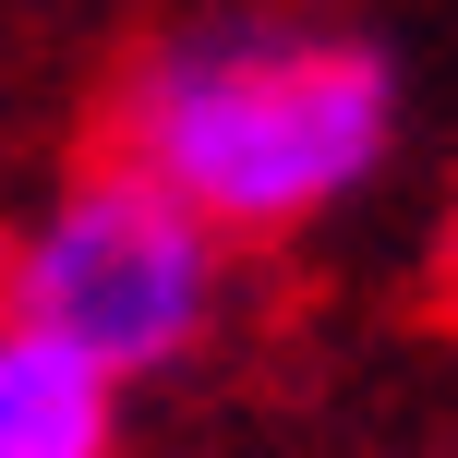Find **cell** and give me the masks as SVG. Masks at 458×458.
<instances>
[{
  "instance_id": "7a4b0ae2",
  "label": "cell",
  "mask_w": 458,
  "mask_h": 458,
  "mask_svg": "<svg viewBox=\"0 0 458 458\" xmlns=\"http://www.w3.org/2000/svg\"><path fill=\"white\" fill-rule=\"evenodd\" d=\"M229 301V242L206 217H182L157 182L85 157L37 217L0 242V314H24L37 338H61L85 374H109L121 398L145 374L193 362Z\"/></svg>"
},
{
  "instance_id": "3957f363",
  "label": "cell",
  "mask_w": 458,
  "mask_h": 458,
  "mask_svg": "<svg viewBox=\"0 0 458 458\" xmlns=\"http://www.w3.org/2000/svg\"><path fill=\"white\" fill-rule=\"evenodd\" d=\"M0 458H121V386L0 314Z\"/></svg>"
},
{
  "instance_id": "6da1fadb",
  "label": "cell",
  "mask_w": 458,
  "mask_h": 458,
  "mask_svg": "<svg viewBox=\"0 0 458 458\" xmlns=\"http://www.w3.org/2000/svg\"><path fill=\"white\" fill-rule=\"evenodd\" d=\"M398 48L326 13H182L121 61L97 157L157 182L217 242H290L362 206L398 157Z\"/></svg>"
}]
</instances>
